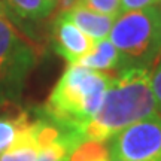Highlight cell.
Returning <instances> with one entry per match:
<instances>
[{
  "label": "cell",
  "instance_id": "ac0fdd59",
  "mask_svg": "<svg viewBox=\"0 0 161 161\" xmlns=\"http://www.w3.org/2000/svg\"><path fill=\"white\" fill-rule=\"evenodd\" d=\"M0 154H2V152H0Z\"/></svg>",
  "mask_w": 161,
  "mask_h": 161
},
{
  "label": "cell",
  "instance_id": "2e32d148",
  "mask_svg": "<svg viewBox=\"0 0 161 161\" xmlns=\"http://www.w3.org/2000/svg\"><path fill=\"white\" fill-rule=\"evenodd\" d=\"M155 3H161V0H155Z\"/></svg>",
  "mask_w": 161,
  "mask_h": 161
},
{
  "label": "cell",
  "instance_id": "e0dca14e",
  "mask_svg": "<svg viewBox=\"0 0 161 161\" xmlns=\"http://www.w3.org/2000/svg\"><path fill=\"white\" fill-rule=\"evenodd\" d=\"M112 161H122V160H112Z\"/></svg>",
  "mask_w": 161,
  "mask_h": 161
},
{
  "label": "cell",
  "instance_id": "8fae6325",
  "mask_svg": "<svg viewBox=\"0 0 161 161\" xmlns=\"http://www.w3.org/2000/svg\"><path fill=\"white\" fill-rule=\"evenodd\" d=\"M11 8L24 18H43L55 8L58 0H8Z\"/></svg>",
  "mask_w": 161,
  "mask_h": 161
},
{
  "label": "cell",
  "instance_id": "7a4b0ae2",
  "mask_svg": "<svg viewBox=\"0 0 161 161\" xmlns=\"http://www.w3.org/2000/svg\"><path fill=\"white\" fill-rule=\"evenodd\" d=\"M112 78L114 73L94 72L75 63L69 64L52 90L45 106L48 121L66 134L75 148L82 143L80 133L98 112Z\"/></svg>",
  "mask_w": 161,
  "mask_h": 161
},
{
  "label": "cell",
  "instance_id": "52a82bcc",
  "mask_svg": "<svg viewBox=\"0 0 161 161\" xmlns=\"http://www.w3.org/2000/svg\"><path fill=\"white\" fill-rule=\"evenodd\" d=\"M61 14H64L80 31H84L94 42L106 39L109 36L112 25H114L116 19V18L109 17V15L94 12L91 9L85 8V6L79 5V3H76L73 8H70L69 11L61 12Z\"/></svg>",
  "mask_w": 161,
  "mask_h": 161
},
{
  "label": "cell",
  "instance_id": "5bb4252c",
  "mask_svg": "<svg viewBox=\"0 0 161 161\" xmlns=\"http://www.w3.org/2000/svg\"><path fill=\"white\" fill-rule=\"evenodd\" d=\"M152 5H155V0H119V14L139 11Z\"/></svg>",
  "mask_w": 161,
  "mask_h": 161
},
{
  "label": "cell",
  "instance_id": "30bf717a",
  "mask_svg": "<svg viewBox=\"0 0 161 161\" xmlns=\"http://www.w3.org/2000/svg\"><path fill=\"white\" fill-rule=\"evenodd\" d=\"M69 161H112L106 142L85 140L72 151Z\"/></svg>",
  "mask_w": 161,
  "mask_h": 161
},
{
  "label": "cell",
  "instance_id": "9c48e42d",
  "mask_svg": "<svg viewBox=\"0 0 161 161\" xmlns=\"http://www.w3.org/2000/svg\"><path fill=\"white\" fill-rule=\"evenodd\" d=\"M19 49V36L8 19L3 11H0V78H3L11 67L12 60Z\"/></svg>",
  "mask_w": 161,
  "mask_h": 161
},
{
  "label": "cell",
  "instance_id": "9a60e30c",
  "mask_svg": "<svg viewBox=\"0 0 161 161\" xmlns=\"http://www.w3.org/2000/svg\"><path fill=\"white\" fill-rule=\"evenodd\" d=\"M151 88H152V92H154L158 114L161 115V63L157 66L155 72L151 75Z\"/></svg>",
  "mask_w": 161,
  "mask_h": 161
},
{
  "label": "cell",
  "instance_id": "277c9868",
  "mask_svg": "<svg viewBox=\"0 0 161 161\" xmlns=\"http://www.w3.org/2000/svg\"><path fill=\"white\" fill-rule=\"evenodd\" d=\"M109 152L112 160L161 161V115L134 122L115 134Z\"/></svg>",
  "mask_w": 161,
  "mask_h": 161
},
{
  "label": "cell",
  "instance_id": "d6986e66",
  "mask_svg": "<svg viewBox=\"0 0 161 161\" xmlns=\"http://www.w3.org/2000/svg\"><path fill=\"white\" fill-rule=\"evenodd\" d=\"M0 11H2V9H0Z\"/></svg>",
  "mask_w": 161,
  "mask_h": 161
},
{
  "label": "cell",
  "instance_id": "7c38bea8",
  "mask_svg": "<svg viewBox=\"0 0 161 161\" xmlns=\"http://www.w3.org/2000/svg\"><path fill=\"white\" fill-rule=\"evenodd\" d=\"M27 114H19L15 118H0V152L6 151L14 140L17 139L18 133L30 122Z\"/></svg>",
  "mask_w": 161,
  "mask_h": 161
},
{
  "label": "cell",
  "instance_id": "4fadbf2b",
  "mask_svg": "<svg viewBox=\"0 0 161 161\" xmlns=\"http://www.w3.org/2000/svg\"><path fill=\"white\" fill-rule=\"evenodd\" d=\"M78 3L103 15L119 17V0H78Z\"/></svg>",
  "mask_w": 161,
  "mask_h": 161
},
{
  "label": "cell",
  "instance_id": "3957f363",
  "mask_svg": "<svg viewBox=\"0 0 161 161\" xmlns=\"http://www.w3.org/2000/svg\"><path fill=\"white\" fill-rule=\"evenodd\" d=\"M110 42L128 61L148 66L161 55V8L157 5L131 11L116 18Z\"/></svg>",
  "mask_w": 161,
  "mask_h": 161
},
{
  "label": "cell",
  "instance_id": "5b68a950",
  "mask_svg": "<svg viewBox=\"0 0 161 161\" xmlns=\"http://www.w3.org/2000/svg\"><path fill=\"white\" fill-rule=\"evenodd\" d=\"M55 51L70 64L79 63L84 57L91 54L96 42L80 31L64 14H60L54 25Z\"/></svg>",
  "mask_w": 161,
  "mask_h": 161
},
{
  "label": "cell",
  "instance_id": "8992f818",
  "mask_svg": "<svg viewBox=\"0 0 161 161\" xmlns=\"http://www.w3.org/2000/svg\"><path fill=\"white\" fill-rule=\"evenodd\" d=\"M43 119L30 121L18 133L14 143L0 154V161H36L40 152V128Z\"/></svg>",
  "mask_w": 161,
  "mask_h": 161
},
{
  "label": "cell",
  "instance_id": "ba28073f",
  "mask_svg": "<svg viewBox=\"0 0 161 161\" xmlns=\"http://www.w3.org/2000/svg\"><path fill=\"white\" fill-rule=\"evenodd\" d=\"M78 64H80V66H84V67L90 70H94V72L110 73L112 70L119 67L121 55L119 51L116 49L115 45L109 39H103L97 40L91 54L84 57Z\"/></svg>",
  "mask_w": 161,
  "mask_h": 161
},
{
  "label": "cell",
  "instance_id": "6da1fadb",
  "mask_svg": "<svg viewBox=\"0 0 161 161\" xmlns=\"http://www.w3.org/2000/svg\"><path fill=\"white\" fill-rule=\"evenodd\" d=\"M146 66L131 64L114 73L98 112L80 133L82 142H108L124 128L146 118L158 116Z\"/></svg>",
  "mask_w": 161,
  "mask_h": 161
}]
</instances>
